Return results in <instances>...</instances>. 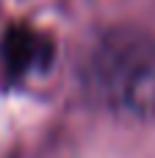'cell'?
<instances>
[{"instance_id":"1","label":"cell","mask_w":155,"mask_h":158,"mask_svg":"<svg viewBox=\"0 0 155 158\" xmlns=\"http://www.w3.org/2000/svg\"><path fill=\"white\" fill-rule=\"evenodd\" d=\"M83 92L111 117L155 119V36L139 25H114L89 47L80 67Z\"/></svg>"},{"instance_id":"2","label":"cell","mask_w":155,"mask_h":158,"mask_svg":"<svg viewBox=\"0 0 155 158\" xmlns=\"http://www.w3.org/2000/svg\"><path fill=\"white\" fill-rule=\"evenodd\" d=\"M0 56H3V67H6L8 75L25 78V75L47 67V61L53 56V47H50L44 33H39L28 25H17L3 36Z\"/></svg>"}]
</instances>
